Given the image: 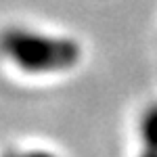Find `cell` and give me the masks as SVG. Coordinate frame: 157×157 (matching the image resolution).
Here are the masks:
<instances>
[{
    "mask_svg": "<svg viewBox=\"0 0 157 157\" xmlns=\"http://www.w3.org/2000/svg\"><path fill=\"white\" fill-rule=\"evenodd\" d=\"M11 157H13V155H11Z\"/></svg>",
    "mask_w": 157,
    "mask_h": 157,
    "instance_id": "cell-4",
    "label": "cell"
},
{
    "mask_svg": "<svg viewBox=\"0 0 157 157\" xmlns=\"http://www.w3.org/2000/svg\"><path fill=\"white\" fill-rule=\"evenodd\" d=\"M13 157H55V155L44 153V151H32V153H25V155H13Z\"/></svg>",
    "mask_w": 157,
    "mask_h": 157,
    "instance_id": "cell-3",
    "label": "cell"
},
{
    "mask_svg": "<svg viewBox=\"0 0 157 157\" xmlns=\"http://www.w3.org/2000/svg\"><path fill=\"white\" fill-rule=\"evenodd\" d=\"M0 52L29 73L63 71L80 61V46L73 40L50 38L21 27L0 34Z\"/></svg>",
    "mask_w": 157,
    "mask_h": 157,
    "instance_id": "cell-1",
    "label": "cell"
},
{
    "mask_svg": "<svg viewBox=\"0 0 157 157\" xmlns=\"http://www.w3.org/2000/svg\"><path fill=\"white\" fill-rule=\"evenodd\" d=\"M140 134H143L140 157H157V103L145 111L143 124H140Z\"/></svg>",
    "mask_w": 157,
    "mask_h": 157,
    "instance_id": "cell-2",
    "label": "cell"
}]
</instances>
